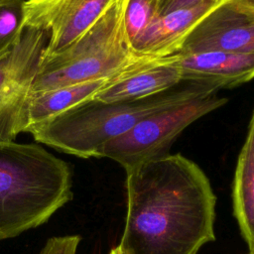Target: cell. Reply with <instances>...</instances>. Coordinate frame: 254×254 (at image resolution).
Masks as SVG:
<instances>
[{"label": "cell", "instance_id": "cell-11", "mask_svg": "<svg viewBox=\"0 0 254 254\" xmlns=\"http://www.w3.org/2000/svg\"><path fill=\"white\" fill-rule=\"evenodd\" d=\"M167 58L180 69L183 81H206L223 88L254 78V54L204 51Z\"/></svg>", "mask_w": 254, "mask_h": 254}, {"label": "cell", "instance_id": "cell-13", "mask_svg": "<svg viewBox=\"0 0 254 254\" xmlns=\"http://www.w3.org/2000/svg\"><path fill=\"white\" fill-rule=\"evenodd\" d=\"M113 76L32 93L27 106V128L25 132L33 126L46 122L78 104L93 99Z\"/></svg>", "mask_w": 254, "mask_h": 254}, {"label": "cell", "instance_id": "cell-18", "mask_svg": "<svg viewBox=\"0 0 254 254\" xmlns=\"http://www.w3.org/2000/svg\"><path fill=\"white\" fill-rule=\"evenodd\" d=\"M109 254H125V253L122 251V249L120 248V246L117 245V246L113 247V248L110 250Z\"/></svg>", "mask_w": 254, "mask_h": 254}, {"label": "cell", "instance_id": "cell-16", "mask_svg": "<svg viewBox=\"0 0 254 254\" xmlns=\"http://www.w3.org/2000/svg\"><path fill=\"white\" fill-rule=\"evenodd\" d=\"M81 236L68 234L49 238L38 254H76Z\"/></svg>", "mask_w": 254, "mask_h": 254}, {"label": "cell", "instance_id": "cell-10", "mask_svg": "<svg viewBox=\"0 0 254 254\" xmlns=\"http://www.w3.org/2000/svg\"><path fill=\"white\" fill-rule=\"evenodd\" d=\"M222 2L208 1L159 15L132 43L134 53L140 58L151 59L178 54L191 31Z\"/></svg>", "mask_w": 254, "mask_h": 254}, {"label": "cell", "instance_id": "cell-14", "mask_svg": "<svg viewBox=\"0 0 254 254\" xmlns=\"http://www.w3.org/2000/svg\"><path fill=\"white\" fill-rule=\"evenodd\" d=\"M26 0H0V55L21 40L25 29Z\"/></svg>", "mask_w": 254, "mask_h": 254}, {"label": "cell", "instance_id": "cell-4", "mask_svg": "<svg viewBox=\"0 0 254 254\" xmlns=\"http://www.w3.org/2000/svg\"><path fill=\"white\" fill-rule=\"evenodd\" d=\"M127 2L116 0L69 47L43 59L32 93L111 77L138 62L141 58L134 53L125 29Z\"/></svg>", "mask_w": 254, "mask_h": 254}, {"label": "cell", "instance_id": "cell-2", "mask_svg": "<svg viewBox=\"0 0 254 254\" xmlns=\"http://www.w3.org/2000/svg\"><path fill=\"white\" fill-rule=\"evenodd\" d=\"M72 196L65 161L38 144L0 141V241L46 223Z\"/></svg>", "mask_w": 254, "mask_h": 254}, {"label": "cell", "instance_id": "cell-19", "mask_svg": "<svg viewBox=\"0 0 254 254\" xmlns=\"http://www.w3.org/2000/svg\"><path fill=\"white\" fill-rule=\"evenodd\" d=\"M239 2L245 4V5H248V6H252L254 7V0H238Z\"/></svg>", "mask_w": 254, "mask_h": 254}, {"label": "cell", "instance_id": "cell-9", "mask_svg": "<svg viewBox=\"0 0 254 254\" xmlns=\"http://www.w3.org/2000/svg\"><path fill=\"white\" fill-rule=\"evenodd\" d=\"M183 82L181 71L168 58H141L115 74L95 95L103 102L133 101L158 95Z\"/></svg>", "mask_w": 254, "mask_h": 254}, {"label": "cell", "instance_id": "cell-1", "mask_svg": "<svg viewBox=\"0 0 254 254\" xmlns=\"http://www.w3.org/2000/svg\"><path fill=\"white\" fill-rule=\"evenodd\" d=\"M125 254H196L215 239L216 195L204 172L168 154L127 173Z\"/></svg>", "mask_w": 254, "mask_h": 254}, {"label": "cell", "instance_id": "cell-7", "mask_svg": "<svg viewBox=\"0 0 254 254\" xmlns=\"http://www.w3.org/2000/svg\"><path fill=\"white\" fill-rule=\"evenodd\" d=\"M116 0H26L25 27L49 36L43 59L57 55L88 31Z\"/></svg>", "mask_w": 254, "mask_h": 254}, {"label": "cell", "instance_id": "cell-6", "mask_svg": "<svg viewBox=\"0 0 254 254\" xmlns=\"http://www.w3.org/2000/svg\"><path fill=\"white\" fill-rule=\"evenodd\" d=\"M48 34L25 27L21 40L0 55V141H14L27 128V106Z\"/></svg>", "mask_w": 254, "mask_h": 254}, {"label": "cell", "instance_id": "cell-12", "mask_svg": "<svg viewBox=\"0 0 254 254\" xmlns=\"http://www.w3.org/2000/svg\"><path fill=\"white\" fill-rule=\"evenodd\" d=\"M232 203L241 235L248 245V254H254V110L237 160Z\"/></svg>", "mask_w": 254, "mask_h": 254}, {"label": "cell", "instance_id": "cell-5", "mask_svg": "<svg viewBox=\"0 0 254 254\" xmlns=\"http://www.w3.org/2000/svg\"><path fill=\"white\" fill-rule=\"evenodd\" d=\"M226 102V97L213 93L156 112L107 142L100 150L99 158L117 162L127 174L168 155L175 140L187 127Z\"/></svg>", "mask_w": 254, "mask_h": 254}, {"label": "cell", "instance_id": "cell-3", "mask_svg": "<svg viewBox=\"0 0 254 254\" xmlns=\"http://www.w3.org/2000/svg\"><path fill=\"white\" fill-rule=\"evenodd\" d=\"M219 89L206 81H183L172 89L139 100L103 102L93 98L27 132L36 142L59 152L83 159L99 158L107 142L126 133L144 118Z\"/></svg>", "mask_w": 254, "mask_h": 254}, {"label": "cell", "instance_id": "cell-15", "mask_svg": "<svg viewBox=\"0 0 254 254\" xmlns=\"http://www.w3.org/2000/svg\"><path fill=\"white\" fill-rule=\"evenodd\" d=\"M158 16L159 0H128L124 21L131 45Z\"/></svg>", "mask_w": 254, "mask_h": 254}, {"label": "cell", "instance_id": "cell-17", "mask_svg": "<svg viewBox=\"0 0 254 254\" xmlns=\"http://www.w3.org/2000/svg\"><path fill=\"white\" fill-rule=\"evenodd\" d=\"M208 1L222 2L224 0H159V15L167 14L180 9L194 7Z\"/></svg>", "mask_w": 254, "mask_h": 254}, {"label": "cell", "instance_id": "cell-8", "mask_svg": "<svg viewBox=\"0 0 254 254\" xmlns=\"http://www.w3.org/2000/svg\"><path fill=\"white\" fill-rule=\"evenodd\" d=\"M204 51L254 54V7L224 0L191 31L178 54Z\"/></svg>", "mask_w": 254, "mask_h": 254}]
</instances>
